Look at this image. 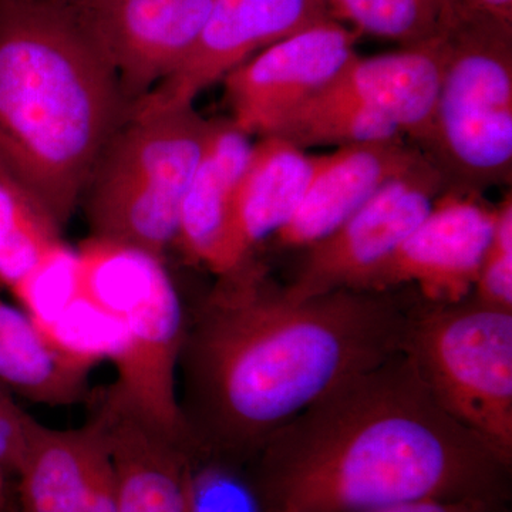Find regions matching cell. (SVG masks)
<instances>
[{
	"instance_id": "cell-8",
	"label": "cell",
	"mask_w": 512,
	"mask_h": 512,
	"mask_svg": "<svg viewBox=\"0 0 512 512\" xmlns=\"http://www.w3.org/2000/svg\"><path fill=\"white\" fill-rule=\"evenodd\" d=\"M448 180L431 158L394 178L335 231L306 247L291 285L295 296L363 291L370 276L429 214Z\"/></svg>"
},
{
	"instance_id": "cell-11",
	"label": "cell",
	"mask_w": 512,
	"mask_h": 512,
	"mask_svg": "<svg viewBox=\"0 0 512 512\" xmlns=\"http://www.w3.org/2000/svg\"><path fill=\"white\" fill-rule=\"evenodd\" d=\"M322 0H215L184 62L130 114L148 116L194 106L212 84L279 40L329 18Z\"/></svg>"
},
{
	"instance_id": "cell-15",
	"label": "cell",
	"mask_w": 512,
	"mask_h": 512,
	"mask_svg": "<svg viewBox=\"0 0 512 512\" xmlns=\"http://www.w3.org/2000/svg\"><path fill=\"white\" fill-rule=\"evenodd\" d=\"M447 57L443 35L404 46L397 52L372 57L356 56L342 73L325 87L362 101L387 117L404 138L429 153L444 64Z\"/></svg>"
},
{
	"instance_id": "cell-25",
	"label": "cell",
	"mask_w": 512,
	"mask_h": 512,
	"mask_svg": "<svg viewBox=\"0 0 512 512\" xmlns=\"http://www.w3.org/2000/svg\"><path fill=\"white\" fill-rule=\"evenodd\" d=\"M40 424L0 384V471L9 477L18 474Z\"/></svg>"
},
{
	"instance_id": "cell-23",
	"label": "cell",
	"mask_w": 512,
	"mask_h": 512,
	"mask_svg": "<svg viewBox=\"0 0 512 512\" xmlns=\"http://www.w3.org/2000/svg\"><path fill=\"white\" fill-rule=\"evenodd\" d=\"M183 487L185 512H264L248 464L188 456Z\"/></svg>"
},
{
	"instance_id": "cell-13",
	"label": "cell",
	"mask_w": 512,
	"mask_h": 512,
	"mask_svg": "<svg viewBox=\"0 0 512 512\" xmlns=\"http://www.w3.org/2000/svg\"><path fill=\"white\" fill-rule=\"evenodd\" d=\"M16 478V512H117L116 474L99 420L40 424Z\"/></svg>"
},
{
	"instance_id": "cell-24",
	"label": "cell",
	"mask_w": 512,
	"mask_h": 512,
	"mask_svg": "<svg viewBox=\"0 0 512 512\" xmlns=\"http://www.w3.org/2000/svg\"><path fill=\"white\" fill-rule=\"evenodd\" d=\"M478 301L512 311V195L497 204L493 235L473 291Z\"/></svg>"
},
{
	"instance_id": "cell-6",
	"label": "cell",
	"mask_w": 512,
	"mask_h": 512,
	"mask_svg": "<svg viewBox=\"0 0 512 512\" xmlns=\"http://www.w3.org/2000/svg\"><path fill=\"white\" fill-rule=\"evenodd\" d=\"M429 153L450 185L483 191L512 175V23L458 6Z\"/></svg>"
},
{
	"instance_id": "cell-17",
	"label": "cell",
	"mask_w": 512,
	"mask_h": 512,
	"mask_svg": "<svg viewBox=\"0 0 512 512\" xmlns=\"http://www.w3.org/2000/svg\"><path fill=\"white\" fill-rule=\"evenodd\" d=\"M315 156L278 136L259 138L239 178L229 214L232 272L292 217L308 187Z\"/></svg>"
},
{
	"instance_id": "cell-26",
	"label": "cell",
	"mask_w": 512,
	"mask_h": 512,
	"mask_svg": "<svg viewBox=\"0 0 512 512\" xmlns=\"http://www.w3.org/2000/svg\"><path fill=\"white\" fill-rule=\"evenodd\" d=\"M375 512H500L487 505L454 500H419L392 505Z\"/></svg>"
},
{
	"instance_id": "cell-21",
	"label": "cell",
	"mask_w": 512,
	"mask_h": 512,
	"mask_svg": "<svg viewBox=\"0 0 512 512\" xmlns=\"http://www.w3.org/2000/svg\"><path fill=\"white\" fill-rule=\"evenodd\" d=\"M62 231L26 192L0 174V286L12 292L63 244Z\"/></svg>"
},
{
	"instance_id": "cell-14",
	"label": "cell",
	"mask_w": 512,
	"mask_h": 512,
	"mask_svg": "<svg viewBox=\"0 0 512 512\" xmlns=\"http://www.w3.org/2000/svg\"><path fill=\"white\" fill-rule=\"evenodd\" d=\"M429 158L404 140L353 144L315 156L308 187L275 241L285 248H306L325 238L380 188Z\"/></svg>"
},
{
	"instance_id": "cell-1",
	"label": "cell",
	"mask_w": 512,
	"mask_h": 512,
	"mask_svg": "<svg viewBox=\"0 0 512 512\" xmlns=\"http://www.w3.org/2000/svg\"><path fill=\"white\" fill-rule=\"evenodd\" d=\"M187 316L178 396L200 456L248 464L343 380L403 352L414 308L392 292L292 295L252 259Z\"/></svg>"
},
{
	"instance_id": "cell-19",
	"label": "cell",
	"mask_w": 512,
	"mask_h": 512,
	"mask_svg": "<svg viewBox=\"0 0 512 512\" xmlns=\"http://www.w3.org/2000/svg\"><path fill=\"white\" fill-rule=\"evenodd\" d=\"M269 136L306 150L315 146L346 147L376 141L406 140L392 121L353 97L320 90L291 111Z\"/></svg>"
},
{
	"instance_id": "cell-5",
	"label": "cell",
	"mask_w": 512,
	"mask_h": 512,
	"mask_svg": "<svg viewBox=\"0 0 512 512\" xmlns=\"http://www.w3.org/2000/svg\"><path fill=\"white\" fill-rule=\"evenodd\" d=\"M211 120L194 106L128 114L86 187L90 237L164 259L177 241L178 214L204 153Z\"/></svg>"
},
{
	"instance_id": "cell-4",
	"label": "cell",
	"mask_w": 512,
	"mask_h": 512,
	"mask_svg": "<svg viewBox=\"0 0 512 512\" xmlns=\"http://www.w3.org/2000/svg\"><path fill=\"white\" fill-rule=\"evenodd\" d=\"M79 295L119 323L107 393L124 409L194 450L178 396V366L187 315L164 259L90 237L76 249Z\"/></svg>"
},
{
	"instance_id": "cell-22",
	"label": "cell",
	"mask_w": 512,
	"mask_h": 512,
	"mask_svg": "<svg viewBox=\"0 0 512 512\" xmlns=\"http://www.w3.org/2000/svg\"><path fill=\"white\" fill-rule=\"evenodd\" d=\"M330 16L366 33L404 46L443 35L453 22L458 0H326Z\"/></svg>"
},
{
	"instance_id": "cell-28",
	"label": "cell",
	"mask_w": 512,
	"mask_h": 512,
	"mask_svg": "<svg viewBox=\"0 0 512 512\" xmlns=\"http://www.w3.org/2000/svg\"><path fill=\"white\" fill-rule=\"evenodd\" d=\"M0 511L16 512L15 493L9 484L8 474L0 471Z\"/></svg>"
},
{
	"instance_id": "cell-30",
	"label": "cell",
	"mask_w": 512,
	"mask_h": 512,
	"mask_svg": "<svg viewBox=\"0 0 512 512\" xmlns=\"http://www.w3.org/2000/svg\"><path fill=\"white\" fill-rule=\"evenodd\" d=\"M322 2H325V3H326V0H322ZM326 5H328V3H326Z\"/></svg>"
},
{
	"instance_id": "cell-10",
	"label": "cell",
	"mask_w": 512,
	"mask_h": 512,
	"mask_svg": "<svg viewBox=\"0 0 512 512\" xmlns=\"http://www.w3.org/2000/svg\"><path fill=\"white\" fill-rule=\"evenodd\" d=\"M359 37L329 16L256 53L222 80L229 120L249 137L274 133L355 59Z\"/></svg>"
},
{
	"instance_id": "cell-3",
	"label": "cell",
	"mask_w": 512,
	"mask_h": 512,
	"mask_svg": "<svg viewBox=\"0 0 512 512\" xmlns=\"http://www.w3.org/2000/svg\"><path fill=\"white\" fill-rule=\"evenodd\" d=\"M130 111L76 3L0 0V174L60 228Z\"/></svg>"
},
{
	"instance_id": "cell-18",
	"label": "cell",
	"mask_w": 512,
	"mask_h": 512,
	"mask_svg": "<svg viewBox=\"0 0 512 512\" xmlns=\"http://www.w3.org/2000/svg\"><path fill=\"white\" fill-rule=\"evenodd\" d=\"M96 363L56 346L28 313L0 299V384L30 403L67 407L90 396Z\"/></svg>"
},
{
	"instance_id": "cell-2",
	"label": "cell",
	"mask_w": 512,
	"mask_h": 512,
	"mask_svg": "<svg viewBox=\"0 0 512 512\" xmlns=\"http://www.w3.org/2000/svg\"><path fill=\"white\" fill-rule=\"evenodd\" d=\"M512 464L450 416L397 353L343 380L248 463L264 512H375L419 500H510Z\"/></svg>"
},
{
	"instance_id": "cell-9",
	"label": "cell",
	"mask_w": 512,
	"mask_h": 512,
	"mask_svg": "<svg viewBox=\"0 0 512 512\" xmlns=\"http://www.w3.org/2000/svg\"><path fill=\"white\" fill-rule=\"evenodd\" d=\"M495 210L483 191L448 185L363 291L392 292L413 284L427 305L464 301L473 295Z\"/></svg>"
},
{
	"instance_id": "cell-7",
	"label": "cell",
	"mask_w": 512,
	"mask_h": 512,
	"mask_svg": "<svg viewBox=\"0 0 512 512\" xmlns=\"http://www.w3.org/2000/svg\"><path fill=\"white\" fill-rule=\"evenodd\" d=\"M404 352L444 410L512 464V311L473 295L414 308Z\"/></svg>"
},
{
	"instance_id": "cell-27",
	"label": "cell",
	"mask_w": 512,
	"mask_h": 512,
	"mask_svg": "<svg viewBox=\"0 0 512 512\" xmlns=\"http://www.w3.org/2000/svg\"><path fill=\"white\" fill-rule=\"evenodd\" d=\"M458 6L487 18L512 23V0H458Z\"/></svg>"
},
{
	"instance_id": "cell-16",
	"label": "cell",
	"mask_w": 512,
	"mask_h": 512,
	"mask_svg": "<svg viewBox=\"0 0 512 512\" xmlns=\"http://www.w3.org/2000/svg\"><path fill=\"white\" fill-rule=\"evenodd\" d=\"M252 146L251 137L231 120H211L204 153L181 202L175 245L217 276L232 272L229 214Z\"/></svg>"
},
{
	"instance_id": "cell-29",
	"label": "cell",
	"mask_w": 512,
	"mask_h": 512,
	"mask_svg": "<svg viewBox=\"0 0 512 512\" xmlns=\"http://www.w3.org/2000/svg\"><path fill=\"white\" fill-rule=\"evenodd\" d=\"M74 2H82V0H74Z\"/></svg>"
},
{
	"instance_id": "cell-12",
	"label": "cell",
	"mask_w": 512,
	"mask_h": 512,
	"mask_svg": "<svg viewBox=\"0 0 512 512\" xmlns=\"http://www.w3.org/2000/svg\"><path fill=\"white\" fill-rule=\"evenodd\" d=\"M214 2L82 0L74 3L109 57L124 96L133 106L184 62Z\"/></svg>"
},
{
	"instance_id": "cell-20",
	"label": "cell",
	"mask_w": 512,
	"mask_h": 512,
	"mask_svg": "<svg viewBox=\"0 0 512 512\" xmlns=\"http://www.w3.org/2000/svg\"><path fill=\"white\" fill-rule=\"evenodd\" d=\"M117 512H185L184 464L167 444L150 437L120 441L111 453Z\"/></svg>"
},
{
	"instance_id": "cell-31",
	"label": "cell",
	"mask_w": 512,
	"mask_h": 512,
	"mask_svg": "<svg viewBox=\"0 0 512 512\" xmlns=\"http://www.w3.org/2000/svg\"><path fill=\"white\" fill-rule=\"evenodd\" d=\"M0 512H12V511H0Z\"/></svg>"
}]
</instances>
